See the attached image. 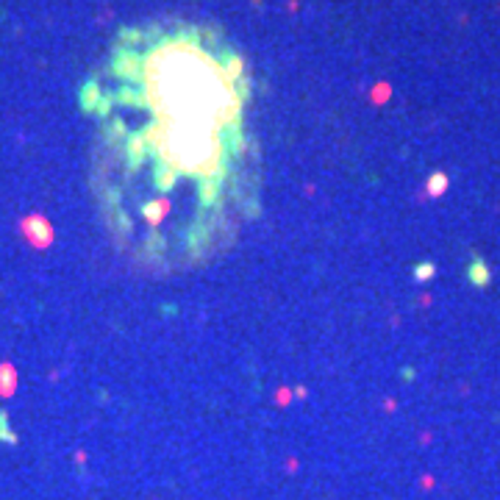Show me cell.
Here are the masks:
<instances>
[{"mask_svg": "<svg viewBox=\"0 0 500 500\" xmlns=\"http://www.w3.org/2000/svg\"><path fill=\"white\" fill-rule=\"evenodd\" d=\"M25 234L28 240L36 245V248H45L53 242V228L42 220V217H33V220H25Z\"/></svg>", "mask_w": 500, "mask_h": 500, "instance_id": "1", "label": "cell"}, {"mask_svg": "<svg viewBox=\"0 0 500 500\" xmlns=\"http://www.w3.org/2000/svg\"><path fill=\"white\" fill-rule=\"evenodd\" d=\"M478 269H481V264H476V267H473V272H470V275H473V281H476V283H487V272H478Z\"/></svg>", "mask_w": 500, "mask_h": 500, "instance_id": "2", "label": "cell"}, {"mask_svg": "<svg viewBox=\"0 0 500 500\" xmlns=\"http://www.w3.org/2000/svg\"><path fill=\"white\" fill-rule=\"evenodd\" d=\"M442 187H445V178H442V175L431 178V192H442Z\"/></svg>", "mask_w": 500, "mask_h": 500, "instance_id": "3", "label": "cell"}, {"mask_svg": "<svg viewBox=\"0 0 500 500\" xmlns=\"http://www.w3.org/2000/svg\"><path fill=\"white\" fill-rule=\"evenodd\" d=\"M414 275H417V278H420V281H425V278H428V275H431V264H423V267H420V269H417V272H414Z\"/></svg>", "mask_w": 500, "mask_h": 500, "instance_id": "4", "label": "cell"}]
</instances>
